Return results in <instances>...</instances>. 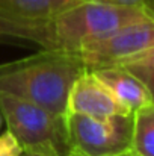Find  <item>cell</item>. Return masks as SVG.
I'll list each match as a JSON object with an SVG mask.
<instances>
[{
    "label": "cell",
    "instance_id": "obj_1",
    "mask_svg": "<svg viewBox=\"0 0 154 156\" xmlns=\"http://www.w3.org/2000/svg\"><path fill=\"white\" fill-rule=\"evenodd\" d=\"M86 68L79 53L44 49L33 56L0 64V93L67 117L71 88Z\"/></svg>",
    "mask_w": 154,
    "mask_h": 156
},
{
    "label": "cell",
    "instance_id": "obj_2",
    "mask_svg": "<svg viewBox=\"0 0 154 156\" xmlns=\"http://www.w3.org/2000/svg\"><path fill=\"white\" fill-rule=\"evenodd\" d=\"M154 14L136 5L110 0H80L50 21L56 47L76 52L88 40L109 37L119 29L153 18Z\"/></svg>",
    "mask_w": 154,
    "mask_h": 156
},
{
    "label": "cell",
    "instance_id": "obj_3",
    "mask_svg": "<svg viewBox=\"0 0 154 156\" xmlns=\"http://www.w3.org/2000/svg\"><path fill=\"white\" fill-rule=\"evenodd\" d=\"M0 114L24 152L39 156H71L67 117L3 93H0Z\"/></svg>",
    "mask_w": 154,
    "mask_h": 156
},
{
    "label": "cell",
    "instance_id": "obj_4",
    "mask_svg": "<svg viewBox=\"0 0 154 156\" xmlns=\"http://www.w3.org/2000/svg\"><path fill=\"white\" fill-rule=\"evenodd\" d=\"M71 156H115L132 149L133 114L91 117L67 114Z\"/></svg>",
    "mask_w": 154,
    "mask_h": 156
},
{
    "label": "cell",
    "instance_id": "obj_5",
    "mask_svg": "<svg viewBox=\"0 0 154 156\" xmlns=\"http://www.w3.org/2000/svg\"><path fill=\"white\" fill-rule=\"evenodd\" d=\"M154 46V17L125 26L118 32L85 41L77 50L89 70L118 65L127 58Z\"/></svg>",
    "mask_w": 154,
    "mask_h": 156
},
{
    "label": "cell",
    "instance_id": "obj_6",
    "mask_svg": "<svg viewBox=\"0 0 154 156\" xmlns=\"http://www.w3.org/2000/svg\"><path fill=\"white\" fill-rule=\"evenodd\" d=\"M68 112L85 114L91 117H113L133 114L116 100L112 91L89 68H86L77 77L71 88L68 99Z\"/></svg>",
    "mask_w": 154,
    "mask_h": 156
},
{
    "label": "cell",
    "instance_id": "obj_7",
    "mask_svg": "<svg viewBox=\"0 0 154 156\" xmlns=\"http://www.w3.org/2000/svg\"><path fill=\"white\" fill-rule=\"evenodd\" d=\"M92 71L128 111L135 112L145 105L154 103L147 85L128 68L122 65H107L94 68Z\"/></svg>",
    "mask_w": 154,
    "mask_h": 156
},
{
    "label": "cell",
    "instance_id": "obj_8",
    "mask_svg": "<svg viewBox=\"0 0 154 156\" xmlns=\"http://www.w3.org/2000/svg\"><path fill=\"white\" fill-rule=\"evenodd\" d=\"M80 0H0V15L23 23H50Z\"/></svg>",
    "mask_w": 154,
    "mask_h": 156
},
{
    "label": "cell",
    "instance_id": "obj_9",
    "mask_svg": "<svg viewBox=\"0 0 154 156\" xmlns=\"http://www.w3.org/2000/svg\"><path fill=\"white\" fill-rule=\"evenodd\" d=\"M0 38L29 41L43 49H57L50 23H23L0 15Z\"/></svg>",
    "mask_w": 154,
    "mask_h": 156
},
{
    "label": "cell",
    "instance_id": "obj_10",
    "mask_svg": "<svg viewBox=\"0 0 154 156\" xmlns=\"http://www.w3.org/2000/svg\"><path fill=\"white\" fill-rule=\"evenodd\" d=\"M136 156H154V103L133 112L132 149Z\"/></svg>",
    "mask_w": 154,
    "mask_h": 156
},
{
    "label": "cell",
    "instance_id": "obj_11",
    "mask_svg": "<svg viewBox=\"0 0 154 156\" xmlns=\"http://www.w3.org/2000/svg\"><path fill=\"white\" fill-rule=\"evenodd\" d=\"M122 67H139V68H148L154 70V46L142 50V52L136 53L130 58H127L125 61H122L121 64Z\"/></svg>",
    "mask_w": 154,
    "mask_h": 156
},
{
    "label": "cell",
    "instance_id": "obj_12",
    "mask_svg": "<svg viewBox=\"0 0 154 156\" xmlns=\"http://www.w3.org/2000/svg\"><path fill=\"white\" fill-rule=\"evenodd\" d=\"M23 153L21 146L14 138V135L6 130L0 135V156H20Z\"/></svg>",
    "mask_w": 154,
    "mask_h": 156
},
{
    "label": "cell",
    "instance_id": "obj_13",
    "mask_svg": "<svg viewBox=\"0 0 154 156\" xmlns=\"http://www.w3.org/2000/svg\"><path fill=\"white\" fill-rule=\"evenodd\" d=\"M125 68H128L130 71H133V73L147 85V88L150 90L151 97H153V102H154V70L139 68V67H125Z\"/></svg>",
    "mask_w": 154,
    "mask_h": 156
},
{
    "label": "cell",
    "instance_id": "obj_14",
    "mask_svg": "<svg viewBox=\"0 0 154 156\" xmlns=\"http://www.w3.org/2000/svg\"><path fill=\"white\" fill-rule=\"evenodd\" d=\"M110 2H118V3H127V5H136L148 9L154 14V0H110Z\"/></svg>",
    "mask_w": 154,
    "mask_h": 156
},
{
    "label": "cell",
    "instance_id": "obj_15",
    "mask_svg": "<svg viewBox=\"0 0 154 156\" xmlns=\"http://www.w3.org/2000/svg\"><path fill=\"white\" fill-rule=\"evenodd\" d=\"M115 156H136L132 150H128V152H124V153H121V155H115Z\"/></svg>",
    "mask_w": 154,
    "mask_h": 156
},
{
    "label": "cell",
    "instance_id": "obj_16",
    "mask_svg": "<svg viewBox=\"0 0 154 156\" xmlns=\"http://www.w3.org/2000/svg\"><path fill=\"white\" fill-rule=\"evenodd\" d=\"M20 156H39V155H36V153H32V152H24V150H23V153H21Z\"/></svg>",
    "mask_w": 154,
    "mask_h": 156
},
{
    "label": "cell",
    "instance_id": "obj_17",
    "mask_svg": "<svg viewBox=\"0 0 154 156\" xmlns=\"http://www.w3.org/2000/svg\"><path fill=\"white\" fill-rule=\"evenodd\" d=\"M0 124H2V114H0Z\"/></svg>",
    "mask_w": 154,
    "mask_h": 156
}]
</instances>
